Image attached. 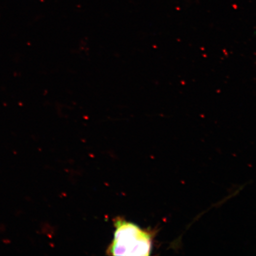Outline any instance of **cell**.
Returning <instances> with one entry per match:
<instances>
[{"instance_id": "6da1fadb", "label": "cell", "mask_w": 256, "mask_h": 256, "mask_svg": "<svg viewBox=\"0 0 256 256\" xmlns=\"http://www.w3.org/2000/svg\"><path fill=\"white\" fill-rule=\"evenodd\" d=\"M114 238L108 254L113 256H147L151 254L153 232L123 219L114 222Z\"/></svg>"}]
</instances>
